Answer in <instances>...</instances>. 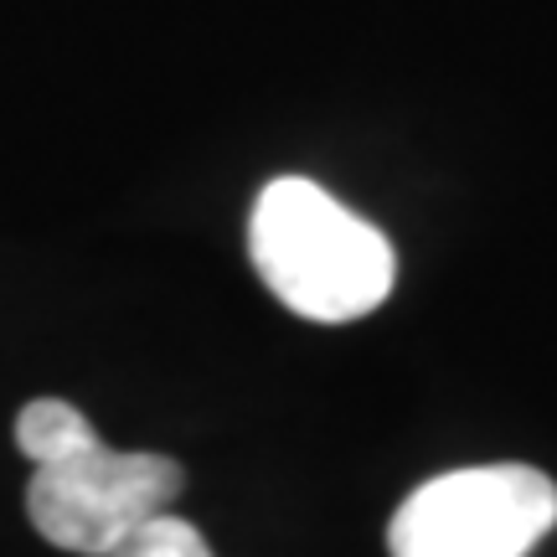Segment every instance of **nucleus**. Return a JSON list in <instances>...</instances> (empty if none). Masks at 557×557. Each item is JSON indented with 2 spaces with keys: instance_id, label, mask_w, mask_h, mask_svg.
<instances>
[{
  "instance_id": "1",
  "label": "nucleus",
  "mask_w": 557,
  "mask_h": 557,
  "mask_svg": "<svg viewBox=\"0 0 557 557\" xmlns=\"http://www.w3.org/2000/svg\"><path fill=\"white\" fill-rule=\"evenodd\" d=\"M21 455L37 465L26 517L62 553L109 557L145 521L176 506L186 470L150 449H109L83 408L62 398L26 403L16 418Z\"/></svg>"
},
{
  "instance_id": "2",
  "label": "nucleus",
  "mask_w": 557,
  "mask_h": 557,
  "mask_svg": "<svg viewBox=\"0 0 557 557\" xmlns=\"http://www.w3.org/2000/svg\"><path fill=\"white\" fill-rule=\"evenodd\" d=\"M248 253L269 295L320 325L372 315L398 278L393 243L305 176H278L259 191Z\"/></svg>"
},
{
  "instance_id": "3",
  "label": "nucleus",
  "mask_w": 557,
  "mask_h": 557,
  "mask_svg": "<svg viewBox=\"0 0 557 557\" xmlns=\"http://www.w3.org/2000/svg\"><path fill=\"white\" fill-rule=\"evenodd\" d=\"M557 527V485L532 465H475L418 485L387 527L393 557H527Z\"/></svg>"
},
{
  "instance_id": "4",
  "label": "nucleus",
  "mask_w": 557,
  "mask_h": 557,
  "mask_svg": "<svg viewBox=\"0 0 557 557\" xmlns=\"http://www.w3.org/2000/svg\"><path fill=\"white\" fill-rule=\"evenodd\" d=\"M109 557H212V547H207V537H201L191 521L165 511V517L145 521L139 532H129Z\"/></svg>"
}]
</instances>
